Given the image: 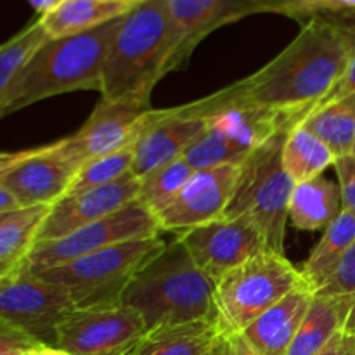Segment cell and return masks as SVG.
<instances>
[{"label":"cell","instance_id":"6da1fadb","mask_svg":"<svg viewBox=\"0 0 355 355\" xmlns=\"http://www.w3.org/2000/svg\"><path fill=\"white\" fill-rule=\"evenodd\" d=\"M355 54V24L309 17L300 33L263 68L232 83L234 106L311 113L345 73Z\"/></svg>","mask_w":355,"mask_h":355},{"label":"cell","instance_id":"7a4b0ae2","mask_svg":"<svg viewBox=\"0 0 355 355\" xmlns=\"http://www.w3.org/2000/svg\"><path fill=\"white\" fill-rule=\"evenodd\" d=\"M121 17L83 33L49 38L42 44L0 101V120L61 94L75 90L101 92L104 61Z\"/></svg>","mask_w":355,"mask_h":355},{"label":"cell","instance_id":"3957f363","mask_svg":"<svg viewBox=\"0 0 355 355\" xmlns=\"http://www.w3.org/2000/svg\"><path fill=\"white\" fill-rule=\"evenodd\" d=\"M172 47L168 0H141L121 17L111 42L101 99L151 104L153 89L170 73Z\"/></svg>","mask_w":355,"mask_h":355},{"label":"cell","instance_id":"277c9868","mask_svg":"<svg viewBox=\"0 0 355 355\" xmlns=\"http://www.w3.org/2000/svg\"><path fill=\"white\" fill-rule=\"evenodd\" d=\"M120 304L137 311L148 331L215 321V283L173 239L132 277Z\"/></svg>","mask_w":355,"mask_h":355},{"label":"cell","instance_id":"5b68a950","mask_svg":"<svg viewBox=\"0 0 355 355\" xmlns=\"http://www.w3.org/2000/svg\"><path fill=\"white\" fill-rule=\"evenodd\" d=\"M288 132L274 135L243 163L234 196L224 214V217L252 222L269 250L283 255L288 208L297 184L283 166V146Z\"/></svg>","mask_w":355,"mask_h":355},{"label":"cell","instance_id":"8992f818","mask_svg":"<svg viewBox=\"0 0 355 355\" xmlns=\"http://www.w3.org/2000/svg\"><path fill=\"white\" fill-rule=\"evenodd\" d=\"M304 283L302 270L283 253L266 250L215 283V324L220 333H243Z\"/></svg>","mask_w":355,"mask_h":355},{"label":"cell","instance_id":"52a82bcc","mask_svg":"<svg viewBox=\"0 0 355 355\" xmlns=\"http://www.w3.org/2000/svg\"><path fill=\"white\" fill-rule=\"evenodd\" d=\"M165 246L162 236L132 239L45 269L37 276L64 288L76 309L120 304L132 277Z\"/></svg>","mask_w":355,"mask_h":355},{"label":"cell","instance_id":"ba28073f","mask_svg":"<svg viewBox=\"0 0 355 355\" xmlns=\"http://www.w3.org/2000/svg\"><path fill=\"white\" fill-rule=\"evenodd\" d=\"M159 234L162 229L155 215L141 201L135 200L121 210L92 222L64 238L37 243L28 257L24 269L37 274L120 243L156 238Z\"/></svg>","mask_w":355,"mask_h":355},{"label":"cell","instance_id":"9c48e42d","mask_svg":"<svg viewBox=\"0 0 355 355\" xmlns=\"http://www.w3.org/2000/svg\"><path fill=\"white\" fill-rule=\"evenodd\" d=\"M75 309L64 288L26 269L0 281V321L47 347H55L59 326Z\"/></svg>","mask_w":355,"mask_h":355},{"label":"cell","instance_id":"30bf717a","mask_svg":"<svg viewBox=\"0 0 355 355\" xmlns=\"http://www.w3.org/2000/svg\"><path fill=\"white\" fill-rule=\"evenodd\" d=\"M146 333L144 319L128 305L75 309L59 326L55 349L68 355H128Z\"/></svg>","mask_w":355,"mask_h":355},{"label":"cell","instance_id":"8fae6325","mask_svg":"<svg viewBox=\"0 0 355 355\" xmlns=\"http://www.w3.org/2000/svg\"><path fill=\"white\" fill-rule=\"evenodd\" d=\"M155 116L151 104L101 99L75 134L58 141L59 149L80 170L92 159L132 148Z\"/></svg>","mask_w":355,"mask_h":355},{"label":"cell","instance_id":"7c38bea8","mask_svg":"<svg viewBox=\"0 0 355 355\" xmlns=\"http://www.w3.org/2000/svg\"><path fill=\"white\" fill-rule=\"evenodd\" d=\"M175 239L214 283L248 259L269 250L259 229L239 217H220L200 227L177 232Z\"/></svg>","mask_w":355,"mask_h":355},{"label":"cell","instance_id":"4fadbf2b","mask_svg":"<svg viewBox=\"0 0 355 355\" xmlns=\"http://www.w3.org/2000/svg\"><path fill=\"white\" fill-rule=\"evenodd\" d=\"M239 175L241 165L194 170L175 200L156 215L162 232H182L224 217Z\"/></svg>","mask_w":355,"mask_h":355},{"label":"cell","instance_id":"5bb4252c","mask_svg":"<svg viewBox=\"0 0 355 355\" xmlns=\"http://www.w3.org/2000/svg\"><path fill=\"white\" fill-rule=\"evenodd\" d=\"M139 182L134 173L107 186L94 187L82 193H69L49 208L42 222L37 243L64 238L92 222L121 210L139 198Z\"/></svg>","mask_w":355,"mask_h":355},{"label":"cell","instance_id":"9a60e30c","mask_svg":"<svg viewBox=\"0 0 355 355\" xmlns=\"http://www.w3.org/2000/svg\"><path fill=\"white\" fill-rule=\"evenodd\" d=\"M168 10L173 40L170 71L182 68L211 31L263 12L260 0H168Z\"/></svg>","mask_w":355,"mask_h":355},{"label":"cell","instance_id":"2e32d148","mask_svg":"<svg viewBox=\"0 0 355 355\" xmlns=\"http://www.w3.org/2000/svg\"><path fill=\"white\" fill-rule=\"evenodd\" d=\"M208 118L193 114L189 103L177 107L156 110L155 121L132 146V173L141 179L166 163L184 158L189 146L208 127Z\"/></svg>","mask_w":355,"mask_h":355},{"label":"cell","instance_id":"e0dca14e","mask_svg":"<svg viewBox=\"0 0 355 355\" xmlns=\"http://www.w3.org/2000/svg\"><path fill=\"white\" fill-rule=\"evenodd\" d=\"M76 172L78 168L62 155L59 142H54L35 149L0 184L14 194L21 208L52 207L68 194Z\"/></svg>","mask_w":355,"mask_h":355},{"label":"cell","instance_id":"ac0fdd59","mask_svg":"<svg viewBox=\"0 0 355 355\" xmlns=\"http://www.w3.org/2000/svg\"><path fill=\"white\" fill-rule=\"evenodd\" d=\"M315 291L307 283L281 298L243 331L253 349L262 355H286L297 336Z\"/></svg>","mask_w":355,"mask_h":355},{"label":"cell","instance_id":"d6986e66","mask_svg":"<svg viewBox=\"0 0 355 355\" xmlns=\"http://www.w3.org/2000/svg\"><path fill=\"white\" fill-rule=\"evenodd\" d=\"M141 0H64L61 6L40 17L49 38L83 33L125 16Z\"/></svg>","mask_w":355,"mask_h":355},{"label":"cell","instance_id":"ffe728a7","mask_svg":"<svg viewBox=\"0 0 355 355\" xmlns=\"http://www.w3.org/2000/svg\"><path fill=\"white\" fill-rule=\"evenodd\" d=\"M220 329L215 321L151 329L128 355H215Z\"/></svg>","mask_w":355,"mask_h":355},{"label":"cell","instance_id":"44dd1931","mask_svg":"<svg viewBox=\"0 0 355 355\" xmlns=\"http://www.w3.org/2000/svg\"><path fill=\"white\" fill-rule=\"evenodd\" d=\"M342 210L340 186L321 175L295 184L288 208V222L302 231H326Z\"/></svg>","mask_w":355,"mask_h":355},{"label":"cell","instance_id":"7402d4cb","mask_svg":"<svg viewBox=\"0 0 355 355\" xmlns=\"http://www.w3.org/2000/svg\"><path fill=\"white\" fill-rule=\"evenodd\" d=\"M355 305L354 297L314 295L311 309L286 355H315L338 331L345 329Z\"/></svg>","mask_w":355,"mask_h":355},{"label":"cell","instance_id":"603a6c76","mask_svg":"<svg viewBox=\"0 0 355 355\" xmlns=\"http://www.w3.org/2000/svg\"><path fill=\"white\" fill-rule=\"evenodd\" d=\"M49 208H21L0 222V281L24 270Z\"/></svg>","mask_w":355,"mask_h":355},{"label":"cell","instance_id":"cb8c5ba5","mask_svg":"<svg viewBox=\"0 0 355 355\" xmlns=\"http://www.w3.org/2000/svg\"><path fill=\"white\" fill-rule=\"evenodd\" d=\"M355 243V215L343 208L336 220L322 234L321 241L312 250L302 269L305 283L318 291L329 277L349 248Z\"/></svg>","mask_w":355,"mask_h":355},{"label":"cell","instance_id":"d4e9b609","mask_svg":"<svg viewBox=\"0 0 355 355\" xmlns=\"http://www.w3.org/2000/svg\"><path fill=\"white\" fill-rule=\"evenodd\" d=\"M300 125L321 139L336 158L350 155L355 144V94L315 107Z\"/></svg>","mask_w":355,"mask_h":355},{"label":"cell","instance_id":"484cf974","mask_svg":"<svg viewBox=\"0 0 355 355\" xmlns=\"http://www.w3.org/2000/svg\"><path fill=\"white\" fill-rule=\"evenodd\" d=\"M335 162V153L305 127L297 125L288 132L283 146V166L295 182L321 177Z\"/></svg>","mask_w":355,"mask_h":355},{"label":"cell","instance_id":"4316f807","mask_svg":"<svg viewBox=\"0 0 355 355\" xmlns=\"http://www.w3.org/2000/svg\"><path fill=\"white\" fill-rule=\"evenodd\" d=\"M193 172L194 168L184 158L166 163L139 179L137 200L156 217L175 200Z\"/></svg>","mask_w":355,"mask_h":355},{"label":"cell","instance_id":"83f0119b","mask_svg":"<svg viewBox=\"0 0 355 355\" xmlns=\"http://www.w3.org/2000/svg\"><path fill=\"white\" fill-rule=\"evenodd\" d=\"M47 40V31L42 26L40 17H37L28 26H24L19 33L0 44V101L3 99L10 83L19 75V71L30 61L31 55Z\"/></svg>","mask_w":355,"mask_h":355},{"label":"cell","instance_id":"f1b7e54d","mask_svg":"<svg viewBox=\"0 0 355 355\" xmlns=\"http://www.w3.org/2000/svg\"><path fill=\"white\" fill-rule=\"evenodd\" d=\"M248 156L250 155L239 149L220 128L208 121V127L189 146L184 159L194 170H203L224 165H243Z\"/></svg>","mask_w":355,"mask_h":355},{"label":"cell","instance_id":"f546056e","mask_svg":"<svg viewBox=\"0 0 355 355\" xmlns=\"http://www.w3.org/2000/svg\"><path fill=\"white\" fill-rule=\"evenodd\" d=\"M132 166H134V149L132 148L92 159L76 172L68 194L82 193V191L116 182L125 175H130Z\"/></svg>","mask_w":355,"mask_h":355},{"label":"cell","instance_id":"4dcf8cb0","mask_svg":"<svg viewBox=\"0 0 355 355\" xmlns=\"http://www.w3.org/2000/svg\"><path fill=\"white\" fill-rule=\"evenodd\" d=\"M321 297H354L355 298V243L345 253L333 276L315 291Z\"/></svg>","mask_w":355,"mask_h":355},{"label":"cell","instance_id":"1f68e13d","mask_svg":"<svg viewBox=\"0 0 355 355\" xmlns=\"http://www.w3.org/2000/svg\"><path fill=\"white\" fill-rule=\"evenodd\" d=\"M355 12V0H314L297 7L286 16L298 21H307L314 16H336V14Z\"/></svg>","mask_w":355,"mask_h":355},{"label":"cell","instance_id":"d6a6232c","mask_svg":"<svg viewBox=\"0 0 355 355\" xmlns=\"http://www.w3.org/2000/svg\"><path fill=\"white\" fill-rule=\"evenodd\" d=\"M44 345L28 333L0 321V355H24L28 350Z\"/></svg>","mask_w":355,"mask_h":355},{"label":"cell","instance_id":"836d02e7","mask_svg":"<svg viewBox=\"0 0 355 355\" xmlns=\"http://www.w3.org/2000/svg\"><path fill=\"white\" fill-rule=\"evenodd\" d=\"M333 166H335L336 175H338L343 208L355 215V156H340Z\"/></svg>","mask_w":355,"mask_h":355},{"label":"cell","instance_id":"e575fe53","mask_svg":"<svg viewBox=\"0 0 355 355\" xmlns=\"http://www.w3.org/2000/svg\"><path fill=\"white\" fill-rule=\"evenodd\" d=\"M215 355H262L253 349L243 333H222Z\"/></svg>","mask_w":355,"mask_h":355},{"label":"cell","instance_id":"d590c367","mask_svg":"<svg viewBox=\"0 0 355 355\" xmlns=\"http://www.w3.org/2000/svg\"><path fill=\"white\" fill-rule=\"evenodd\" d=\"M350 94H355V54H354V58L350 59L349 66H347V69H345V73L342 75V78L336 82V85L329 90L328 96H326L324 99H322L315 107L324 106V104L331 103V101L342 99V97L350 96Z\"/></svg>","mask_w":355,"mask_h":355},{"label":"cell","instance_id":"8d00e7d4","mask_svg":"<svg viewBox=\"0 0 355 355\" xmlns=\"http://www.w3.org/2000/svg\"><path fill=\"white\" fill-rule=\"evenodd\" d=\"M315 355H355V335L342 329Z\"/></svg>","mask_w":355,"mask_h":355},{"label":"cell","instance_id":"74e56055","mask_svg":"<svg viewBox=\"0 0 355 355\" xmlns=\"http://www.w3.org/2000/svg\"><path fill=\"white\" fill-rule=\"evenodd\" d=\"M35 149H23V151H10V153H0V182L6 179L7 173L10 170L16 168L21 162H24L26 158H30L35 153Z\"/></svg>","mask_w":355,"mask_h":355},{"label":"cell","instance_id":"f35d334b","mask_svg":"<svg viewBox=\"0 0 355 355\" xmlns=\"http://www.w3.org/2000/svg\"><path fill=\"white\" fill-rule=\"evenodd\" d=\"M309 2H314V0H260L263 12H276L284 14V16L293 9H297V7Z\"/></svg>","mask_w":355,"mask_h":355},{"label":"cell","instance_id":"ab89813d","mask_svg":"<svg viewBox=\"0 0 355 355\" xmlns=\"http://www.w3.org/2000/svg\"><path fill=\"white\" fill-rule=\"evenodd\" d=\"M21 210V205L14 198V194L7 189L3 184H0V215L12 214V211Z\"/></svg>","mask_w":355,"mask_h":355},{"label":"cell","instance_id":"60d3db41","mask_svg":"<svg viewBox=\"0 0 355 355\" xmlns=\"http://www.w3.org/2000/svg\"><path fill=\"white\" fill-rule=\"evenodd\" d=\"M28 2L33 6V9L37 10L40 16H44V14L51 12V10H54L55 7L61 6L64 0H28Z\"/></svg>","mask_w":355,"mask_h":355},{"label":"cell","instance_id":"b9f144b4","mask_svg":"<svg viewBox=\"0 0 355 355\" xmlns=\"http://www.w3.org/2000/svg\"><path fill=\"white\" fill-rule=\"evenodd\" d=\"M24 355H68V354L62 352V350H59V349H55V347L40 345V347H37V349L28 350Z\"/></svg>","mask_w":355,"mask_h":355},{"label":"cell","instance_id":"7bdbcfd3","mask_svg":"<svg viewBox=\"0 0 355 355\" xmlns=\"http://www.w3.org/2000/svg\"><path fill=\"white\" fill-rule=\"evenodd\" d=\"M345 329H347V331L354 333V335H355V305H354L352 312H350L349 321H347V324H345Z\"/></svg>","mask_w":355,"mask_h":355},{"label":"cell","instance_id":"ee69618b","mask_svg":"<svg viewBox=\"0 0 355 355\" xmlns=\"http://www.w3.org/2000/svg\"><path fill=\"white\" fill-rule=\"evenodd\" d=\"M335 17H340V19L350 21V23L355 24V12H349V14H336Z\"/></svg>","mask_w":355,"mask_h":355},{"label":"cell","instance_id":"f6af8a7d","mask_svg":"<svg viewBox=\"0 0 355 355\" xmlns=\"http://www.w3.org/2000/svg\"><path fill=\"white\" fill-rule=\"evenodd\" d=\"M7 215H9V214H2V215H0V222H2V220H3V218H6V217H7Z\"/></svg>","mask_w":355,"mask_h":355},{"label":"cell","instance_id":"bcb514c9","mask_svg":"<svg viewBox=\"0 0 355 355\" xmlns=\"http://www.w3.org/2000/svg\"><path fill=\"white\" fill-rule=\"evenodd\" d=\"M350 155L355 156V144H354V148H352V153H350Z\"/></svg>","mask_w":355,"mask_h":355}]
</instances>
